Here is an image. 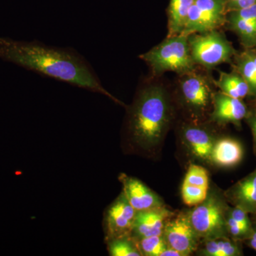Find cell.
<instances>
[{"label": "cell", "mask_w": 256, "mask_h": 256, "mask_svg": "<svg viewBox=\"0 0 256 256\" xmlns=\"http://www.w3.org/2000/svg\"><path fill=\"white\" fill-rule=\"evenodd\" d=\"M214 118L222 122H238L246 117L247 109L240 99L217 94L214 98Z\"/></svg>", "instance_id": "11"}, {"label": "cell", "mask_w": 256, "mask_h": 256, "mask_svg": "<svg viewBox=\"0 0 256 256\" xmlns=\"http://www.w3.org/2000/svg\"><path fill=\"white\" fill-rule=\"evenodd\" d=\"M204 254L210 256H235L240 255V252L238 247L230 240L216 238L208 240Z\"/></svg>", "instance_id": "20"}, {"label": "cell", "mask_w": 256, "mask_h": 256, "mask_svg": "<svg viewBox=\"0 0 256 256\" xmlns=\"http://www.w3.org/2000/svg\"><path fill=\"white\" fill-rule=\"evenodd\" d=\"M252 132H254V136H255L256 140V118L254 119V120L252 121Z\"/></svg>", "instance_id": "31"}, {"label": "cell", "mask_w": 256, "mask_h": 256, "mask_svg": "<svg viewBox=\"0 0 256 256\" xmlns=\"http://www.w3.org/2000/svg\"><path fill=\"white\" fill-rule=\"evenodd\" d=\"M136 242L142 256H160L168 248L162 235L144 237Z\"/></svg>", "instance_id": "21"}, {"label": "cell", "mask_w": 256, "mask_h": 256, "mask_svg": "<svg viewBox=\"0 0 256 256\" xmlns=\"http://www.w3.org/2000/svg\"><path fill=\"white\" fill-rule=\"evenodd\" d=\"M230 16L246 21L256 22V4L244 9L235 10Z\"/></svg>", "instance_id": "25"}, {"label": "cell", "mask_w": 256, "mask_h": 256, "mask_svg": "<svg viewBox=\"0 0 256 256\" xmlns=\"http://www.w3.org/2000/svg\"><path fill=\"white\" fill-rule=\"evenodd\" d=\"M230 24L234 31L242 37L246 44L256 43V22L246 21L230 16Z\"/></svg>", "instance_id": "22"}, {"label": "cell", "mask_w": 256, "mask_h": 256, "mask_svg": "<svg viewBox=\"0 0 256 256\" xmlns=\"http://www.w3.org/2000/svg\"><path fill=\"white\" fill-rule=\"evenodd\" d=\"M136 214L137 212L130 204L122 192L108 207L104 214L106 240L118 237L131 236Z\"/></svg>", "instance_id": "7"}, {"label": "cell", "mask_w": 256, "mask_h": 256, "mask_svg": "<svg viewBox=\"0 0 256 256\" xmlns=\"http://www.w3.org/2000/svg\"><path fill=\"white\" fill-rule=\"evenodd\" d=\"M184 139L192 153L202 160H210L213 150L214 142L212 136L204 130L190 128L185 130Z\"/></svg>", "instance_id": "14"}, {"label": "cell", "mask_w": 256, "mask_h": 256, "mask_svg": "<svg viewBox=\"0 0 256 256\" xmlns=\"http://www.w3.org/2000/svg\"><path fill=\"white\" fill-rule=\"evenodd\" d=\"M106 242L108 252L111 256H142L136 240L130 236L109 239Z\"/></svg>", "instance_id": "18"}, {"label": "cell", "mask_w": 256, "mask_h": 256, "mask_svg": "<svg viewBox=\"0 0 256 256\" xmlns=\"http://www.w3.org/2000/svg\"><path fill=\"white\" fill-rule=\"evenodd\" d=\"M160 256H183L181 252H178V250L175 249L171 248L168 247L166 249L162 252Z\"/></svg>", "instance_id": "29"}, {"label": "cell", "mask_w": 256, "mask_h": 256, "mask_svg": "<svg viewBox=\"0 0 256 256\" xmlns=\"http://www.w3.org/2000/svg\"><path fill=\"white\" fill-rule=\"evenodd\" d=\"M225 8V0H194L182 34L188 36L213 31L223 23Z\"/></svg>", "instance_id": "6"}, {"label": "cell", "mask_w": 256, "mask_h": 256, "mask_svg": "<svg viewBox=\"0 0 256 256\" xmlns=\"http://www.w3.org/2000/svg\"><path fill=\"white\" fill-rule=\"evenodd\" d=\"M236 1V0H228V2H234Z\"/></svg>", "instance_id": "32"}, {"label": "cell", "mask_w": 256, "mask_h": 256, "mask_svg": "<svg viewBox=\"0 0 256 256\" xmlns=\"http://www.w3.org/2000/svg\"><path fill=\"white\" fill-rule=\"evenodd\" d=\"M208 188L183 184L182 196L185 204L190 206H196L204 202L207 198Z\"/></svg>", "instance_id": "23"}, {"label": "cell", "mask_w": 256, "mask_h": 256, "mask_svg": "<svg viewBox=\"0 0 256 256\" xmlns=\"http://www.w3.org/2000/svg\"><path fill=\"white\" fill-rule=\"evenodd\" d=\"M223 94L235 98L242 99L250 92L248 84L240 74L220 72L216 82Z\"/></svg>", "instance_id": "17"}, {"label": "cell", "mask_w": 256, "mask_h": 256, "mask_svg": "<svg viewBox=\"0 0 256 256\" xmlns=\"http://www.w3.org/2000/svg\"><path fill=\"white\" fill-rule=\"evenodd\" d=\"M226 226L229 233L234 237L242 236L248 232L246 229L244 228L240 224L236 222L230 216H229L228 220H226Z\"/></svg>", "instance_id": "27"}, {"label": "cell", "mask_w": 256, "mask_h": 256, "mask_svg": "<svg viewBox=\"0 0 256 256\" xmlns=\"http://www.w3.org/2000/svg\"><path fill=\"white\" fill-rule=\"evenodd\" d=\"M183 184L208 188V176L206 170L201 166L191 164Z\"/></svg>", "instance_id": "24"}, {"label": "cell", "mask_w": 256, "mask_h": 256, "mask_svg": "<svg viewBox=\"0 0 256 256\" xmlns=\"http://www.w3.org/2000/svg\"><path fill=\"white\" fill-rule=\"evenodd\" d=\"M242 146L235 140L225 138L214 143L210 159L224 168L233 166L242 160Z\"/></svg>", "instance_id": "13"}, {"label": "cell", "mask_w": 256, "mask_h": 256, "mask_svg": "<svg viewBox=\"0 0 256 256\" xmlns=\"http://www.w3.org/2000/svg\"><path fill=\"white\" fill-rule=\"evenodd\" d=\"M194 0H171L169 9V36L182 33L188 12Z\"/></svg>", "instance_id": "15"}, {"label": "cell", "mask_w": 256, "mask_h": 256, "mask_svg": "<svg viewBox=\"0 0 256 256\" xmlns=\"http://www.w3.org/2000/svg\"><path fill=\"white\" fill-rule=\"evenodd\" d=\"M234 197L238 207L246 212H256V170L238 183Z\"/></svg>", "instance_id": "16"}, {"label": "cell", "mask_w": 256, "mask_h": 256, "mask_svg": "<svg viewBox=\"0 0 256 256\" xmlns=\"http://www.w3.org/2000/svg\"><path fill=\"white\" fill-rule=\"evenodd\" d=\"M182 92L186 102L197 109H203L208 105L210 89L206 80L198 75H192L182 82Z\"/></svg>", "instance_id": "12"}, {"label": "cell", "mask_w": 256, "mask_h": 256, "mask_svg": "<svg viewBox=\"0 0 256 256\" xmlns=\"http://www.w3.org/2000/svg\"><path fill=\"white\" fill-rule=\"evenodd\" d=\"M188 217L198 237L207 240L220 238L227 228L223 206L214 197L197 205Z\"/></svg>", "instance_id": "5"}, {"label": "cell", "mask_w": 256, "mask_h": 256, "mask_svg": "<svg viewBox=\"0 0 256 256\" xmlns=\"http://www.w3.org/2000/svg\"><path fill=\"white\" fill-rule=\"evenodd\" d=\"M119 180L122 185V193L136 212L162 206L159 197L137 178L121 174Z\"/></svg>", "instance_id": "9"}, {"label": "cell", "mask_w": 256, "mask_h": 256, "mask_svg": "<svg viewBox=\"0 0 256 256\" xmlns=\"http://www.w3.org/2000/svg\"><path fill=\"white\" fill-rule=\"evenodd\" d=\"M0 60L48 78L98 92L121 104L104 88L84 57L73 50L46 46L36 41H16L0 37Z\"/></svg>", "instance_id": "1"}, {"label": "cell", "mask_w": 256, "mask_h": 256, "mask_svg": "<svg viewBox=\"0 0 256 256\" xmlns=\"http://www.w3.org/2000/svg\"><path fill=\"white\" fill-rule=\"evenodd\" d=\"M255 4H256V0H236L234 2H228V8L235 11V10L248 8Z\"/></svg>", "instance_id": "28"}, {"label": "cell", "mask_w": 256, "mask_h": 256, "mask_svg": "<svg viewBox=\"0 0 256 256\" xmlns=\"http://www.w3.org/2000/svg\"><path fill=\"white\" fill-rule=\"evenodd\" d=\"M170 214L166 208L162 206L137 212L131 236L137 240L144 237L162 235L165 220Z\"/></svg>", "instance_id": "10"}, {"label": "cell", "mask_w": 256, "mask_h": 256, "mask_svg": "<svg viewBox=\"0 0 256 256\" xmlns=\"http://www.w3.org/2000/svg\"><path fill=\"white\" fill-rule=\"evenodd\" d=\"M230 216L234 218L236 222L240 224L244 228L246 229L248 232L249 229H250V224L247 212L242 210V208L238 207V208L232 210Z\"/></svg>", "instance_id": "26"}, {"label": "cell", "mask_w": 256, "mask_h": 256, "mask_svg": "<svg viewBox=\"0 0 256 256\" xmlns=\"http://www.w3.org/2000/svg\"><path fill=\"white\" fill-rule=\"evenodd\" d=\"M168 122V105L164 90L146 88L140 94L130 114L128 131L136 148L150 150L159 143Z\"/></svg>", "instance_id": "2"}, {"label": "cell", "mask_w": 256, "mask_h": 256, "mask_svg": "<svg viewBox=\"0 0 256 256\" xmlns=\"http://www.w3.org/2000/svg\"><path fill=\"white\" fill-rule=\"evenodd\" d=\"M240 75L248 84L250 92L256 94V54L246 52L239 58Z\"/></svg>", "instance_id": "19"}, {"label": "cell", "mask_w": 256, "mask_h": 256, "mask_svg": "<svg viewBox=\"0 0 256 256\" xmlns=\"http://www.w3.org/2000/svg\"><path fill=\"white\" fill-rule=\"evenodd\" d=\"M168 247L186 256L197 248L198 236L194 230L188 217L180 216L165 224L162 233Z\"/></svg>", "instance_id": "8"}, {"label": "cell", "mask_w": 256, "mask_h": 256, "mask_svg": "<svg viewBox=\"0 0 256 256\" xmlns=\"http://www.w3.org/2000/svg\"><path fill=\"white\" fill-rule=\"evenodd\" d=\"M188 36L181 34L169 36L160 45L140 56L156 74L171 70L188 73L193 68L194 62L190 53Z\"/></svg>", "instance_id": "3"}, {"label": "cell", "mask_w": 256, "mask_h": 256, "mask_svg": "<svg viewBox=\"0 0 256 256\" xmlns=\"http://www.w3.org/2000/svg\"><path fill=\"white\" fill-rule=\"evenodd\" d=\"M188 44L194 62L206 67L228 62L234 53L230 44L213 31L192 37Z\"/></svg>", "instance_id": "4"}, {"label": "cell", "mask_w": 256, "mask_h": 256, "mask_svg": "<svg viewBox=\"0 0 256 256\" xmlns=\"http://www.w3.org/2000/svg\"><path fill=\"white\" fill-rule=\"evenodd\" d=\"M249 242H250V246H252L254 250H256V230L252 234Z\"/></svg>", "instance_id": "30"}]
</instances>
